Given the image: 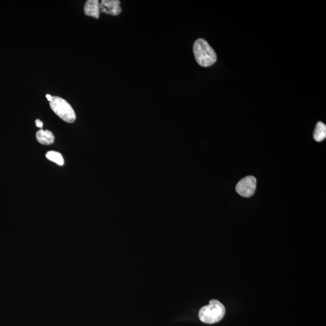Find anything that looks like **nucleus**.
<instances>
[{
  "mask_svg": "<svg viewBox=\"0 0 326 326\" xmlns=\"http://www.w3.org/2000/svg\"><path fill=\"white\" fill-rule=\"evenodd\" d=\"M193 50L194 58L200 66L210 67L216 62L215 51L204 39L199 38L194 42Z\"/></svg>",
  "mask_w": 326,
  "mask_h": 326,
  "instance_id": "1",
  "label": "nucleus"
},
{
  "mask_svg": "<svg viewBox=\"0 0 326 326\" xmlns=\"http://www.w3.org/2000/svg\"><path fill=\"white\" fill-rule=\"evenodd\" d=\"M225 314L224 305L217 300H211L209 304L201 308L199 311L200 320L206 324H214L221 321Z\"/></svg>",
  "mask_w": 326,
  "mask_h": 326,
  "instance_id": "2",
  "label": "nucleus"
},
{
  "mask_svg": "<svg viewBox=\"0 0 326 326\" xmlns=\"http://www.w3.org/2000/svg\"><path fill=\"white\" fill-rule=\"evenodd\" d=\"M50 107L53 112L63 121L67 123H73L76 116L73 108L69 103L58 96H53L50 102Z\"/></svg>",
  "mask_w": 326,
  "mask_h": 326,
  "instance_id": "3",
  "label": "nucleus"
},
{
  "mask_svg": "<svg viewBox=\"0 0 326 326\" xmlns=\"http://www.w3.org/2000/svg\"><path fill=\"white\" fill-rule=\"evenodd\" d=\"M256 179L253 176L245 177L237 183L236 190L240 195L249 198L253 195L256 189Z\"/></svg>",
  "mask_w": 326,
  "mask_h": 326,
  "instance_id": "4",
  "label": "nucleus"
},
{
  "mask_svg": "<svg viewBox=\"0 0 326 326\" xmlns=\"http://www.w3.org/2000/svg\"><path fill=\"white\" fill-rule=\"evenodd\" d=\"M121 2L119 0H102L100 3V10L103 13L117 16L122 12Z\"/></svg>",
  "mask_w": 326,
  "mask_h": 326,
  "instance_id": "5",
  "label": "nucleus"
},
{
  "mask_svg": "<svg viewBox=\"0 0 326 326\" xmlns=\"http://www.w3.org/2000/svg\"><path fill=\"white\" fill-rule=\"evenodd\" d=\"M84 13L88 16L98 19L100 16V2L98 0H88L84 5Z\"/></svg>",
  "mask_w": 326,
  "mask_h": 326,
  "instance_id": "6",
  "label": "nucleus"
},
{
  "mask_svg": "<svg viewBox=\"0 0 326 326\" xmlns=\"http://www.w3.org/2000/svg\"><path fill=\"white\" fill-rule=\"evenodd\" d=\"M37 140L42 145H50L53 144L54 136L51 131L48 130L44 131L40 130L36 134Z\"/></svg>",
  "mask_w": 326,
  "mask_h": 326,
  "instance_id": "7",
  "label": "nucleus"
},
{
  "mask_svg": "<svg viewBox=\"0 0 326 326\" xmlns=\"http://www.w3.org/2000/svg\"><path fill=\"white\" fill-rule=\"evenodd\" d=\"M326 137V126L322 122H319L317 125L314 134V138L316 141L320 142L324 140Z\"/></svg>",
  "mask_w": 326,
  "mask_h": 326,
  "instance_id": "8",
  "label": "nucleus"
},
{
  "mask_svg": "<svg viewBox=\"0 0 326 326\" xmlns=\"http://www.w3.org/2000/svg\"><path fill=\"white\" fill-rule=\"evenodd\" d=\"M46 158L59 165L64 164V160L61 154L55 151H49L46 154Z\"/></svg>",
  "mask_w": 326,
  "mask_h": 326,
  "instance_id": "9",
  "label": "nucleus"
},
{
  "mask_svg": "<svg viewBox=\"0 0 326 326\" xmlns=\"http://www.w3.org/2000/svg\"><path fill=\"white\" fill-rule=\"evenodd\" d=\"M35 124L37 127L39 128H42L43 127V122L40 121L39 119H37L35 121Z\"/></svg>",
  "mask_w": 326,
  "mask_h": 326,
  "instance_id": "10",
  "label": "nucleus"
},
{
  "mask_svg": "<svg viewBox=\"0 0 326 326\" xmlns=\"http://www.w3.org/2000/svg\"><path fill=\"white\" fill-rule=\"evenodd\" d=\"M46 97L48 101L51 102L52 101V96H51L50 94H47Z\"/></svg>",
  "mask_w": 326,
  "mask_h": 326,
  "instance_id": "11",
  "label": "nucleus"
}]
</instances>
